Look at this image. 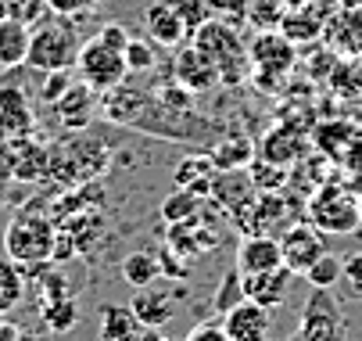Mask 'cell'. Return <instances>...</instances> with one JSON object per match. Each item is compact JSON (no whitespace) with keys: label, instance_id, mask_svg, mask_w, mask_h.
Segmentation results:
<instances>
[{"label":"cell","instance_id":"obj_1","mask_svg":"<svg viewBox=\"0 0 362 341\" xmlns=\"http://www.w3.org/2000/svg\"><path fill=\"white\" fill-rule=\"evenodd\" d=\"M105 115L115 126L140 129L176 144H216L223 137V129L212 119H204L194 108V93L176 79L154 93L119 83L115 90L105 93Z\"/></svg>","mask_w":362,"mask_h":341},{"label":"cell","instance_id":"obj_2","mask_svg":"<svg viewBox=\"0 0 362 341\" xmlns=\"http://www.w3.org/2000/svg\"><path fill=\"white\" fill-rule=\"evenodd\" d=\"M126 43H129L126 25H119V22L100 25V29H97L90 40H83V47H79V58H76L79 79L90 83L97 93H108V90H115L119 83H126V76H129Z\"/></svg>","mask_w":362,"mask_h":341},{"label":"cell","instance_id":"obj_3","mask_svg":"<svg viewBox=\"0 0 362 341\" xmlns=\"http://www.w3.org/2000/svg\"><path fill=\"white\" fill-rule=\"evenodd\" d=\"M79 47H83V40L76 36V29L69 25V18L50 11V18H43L33 29L25 65L36 69V72H69V69H76Z\"/></svg>","mask_w":362,"mask_h":341},{"label":"cell","instance_id":"obj_4","mask_svg":"<svg viewBox=\"0 0 362 341\" xmlns=\"http://www.w3.org/2000/svg\"><path fill=\"white\" fill-rule=\"evenodd\" d=\"M358 198L362 190L358 187H344V183H320L305 202V216L316 230L327 233H351L362 226V212H358Z\"/></svg>","mask_w":362,"mask_h":341},{"label":"cell","instance_id":"obj_5","mask_svg":"<svg viewBox=\"0 0 362 341\" xmlns=\"http://www.w3.org/2000/svg\"><path fill=\"white\" fill-rule=\"evenodd\" d=\"M58 248V226L40 212H18L11 216L4 230V252L18 266H43L47 259H54Z\"/></svg>","mask_w":362,"mask_h":341},{"label":"cell","instance_id":"obj_6","mask_svg":"<svg viewBox=\"0 0 362 341\" xmlns=\"http://www.w3.org/2000/svg\"><path fill=\"white\" fill-rule=\"evenodd\" d=\"M194 43L216 62L223 83H240V79L247 76V65H251L247 43L240 40V33H237L230 22L209 18V22H204V25L194 33Z\"/></svg>","mask_w":362,"mask_h":341},{"label":"cell","instance_id":"obj_7","mask_svg":"<svg viewBox=\"0 0 362 341\" xmlns=\"http://www.w3.org/2000/svg\"><path fill=\"white\" fill-rule=\"evenodd\" d=\"M294 341H344V320L334 299L327 295V287H313V299L305 306L301 330Z\"/></svg>","mask_w":362,"mask_h":341},{"label":"cell","instance_id":"obj_8","mask_svg":"<svg viewBox=\"0 0 362 341\" xmlns=\"http://www.w3.org/2000/svg\"><path fill=\"white\" fill-rule=\"evenodd\" d=\"M173 79H176L180 86H187L190 93H204V90H212L216 83H223V79H219L216 62H212L209 54H204L194 40L180 43L176 62H173Z\"/></svg>","mask_w":362,"mask_h":341},{"label":"cell","instance_id":"obj_9","mask_svg":"<svg viewBox=\"0 0 362 341\" xmlns=\"http://www.w3.org/2000/svg\"><path fill=\"white\" fill-rule=\"evenodd\" d=\"M280 252H284V266L298 277H305V270L313 266L327 245H323V237L313 223H291L284 233H280Z\"/></svg>","mask_w":362,"mask_h":341},{"label":"cell","instance_id":"obj_10","mask_svg":"<svg viewBox=\"0 0 362 341\" xmlns=\"http://www.w3.org/2000/svg\"><path fill=\"white\" fill-rule=\"evenodd\" d=\"M247 58L258 72H276V76H287L298 62V43L287 40L284 33H273V29H262L251 47H247Z\"/></svg>","mask_w":362,"mask_h":341},{"label":"cell","instance_id":"obj_11","mask_svg":"<svg viewBox=\"0 0 362 341\" xmlns=\"http://www.w3.org/2000/svg\"><path fill=\"white\" fill-rule=\"evenodd\" d=\"M284 266L280 237L273 233H244L237 245V270L240 273H269Z\"/></svg>","mask_w":362,"mask_h":341},{"label":"cell","instance_id":"obj_12","mask_svg":"<svg viewBox=\"0 0 362 341\" xmlns=\"http://www.w3.org/2000/svg\"><path fill=\"white\" fill-rule=\"evenodd\" d=\"M0 126L15 137H33V126H36L29 93L18 83H11L8 76L0 79Z\"/></svg>","mask_w":362,"mask_h":341},{"label":"cell","instance_id":"obj_13","mask_svg":"<svg viewBox=\"0 0 362 341\" xmlns=\"http://www.w3.org/2000/svg\"><path fill=\"white\" fill-rule=\"evenodd\" d=\"M144 33L158 47H180V43L190 40L173 0H154V4L144 11Z\"/></svg>","mask_w":362,"mask_h":341},{"label":"cell","instance_id":"obj_14","mask_svg":"<svg viewBox=\"0 0 362 341\" xmlns=\"http://www.w3.org/2000/svg\"><path fill=\"white\" fill-rule=\"evenodd\" d=\"M223 327L233 341H266L269 337V309L244 299L230 313H223Z\"/></svg>","mask_w":362,"mask_h":341},{"label":"cell","instance_id":"obj_15","mask_svg":"<svg viewBox=\"0 0 362 341\" xmlns=\"http://www.w3.org/2000/svg\"><path fill=\"white\" fill-rule=\"evenodd\" d=\"M301 151H305V129H298V126H273L262 137V144H258V158L284 166V169L298 166Z\"/></svg>","mask_w":362,"mask_h":341},{"label":"cell","instance_id":"obj_16","mask_svg":"<svg viewBox=\"0 0 362 341\" xmlns=\"http://www.w3.org/2000/svg\"><path fill=\"white\" fill-rule=\"evenodd\" d=\"M93 105H97V90L90 83H83V79L79 83L72 79L65 86V93L54 101V112H58L65 129H86L90 119H93Z\"/></svg>","mask_w":362,"mask_h":341},{"label":"cell","instance_id":"obj_17","mask_svg":"<svg viewBox=\"0 0 362 341\" xmlns=\"http://www.w3.org/2000/svg\"><path fill=\"white\" fill-rule=\"evenodd\" d=\"M291 270L280 266V270H269V273H240L244 280V299L266 306V309H276L284 299H287V284H291Z\"/></svg>","mask_w":362,"mask_h":341},{"label":"cell","instance_id":"obj_18","mask_svg":"<svg viewBox=\"0 0 362 341\" xmlns=\"http://www.w3.org/2000/svg\"><path fill=\"white\" fill-rule=\"evenodd\" d=\"M129 309L136 313V320L144 327H165L176 316V299L169 295V291H158L154 284H147V287H136L133 291Z\"/></svg>","mask_w":362,"mask_h":341},{"label":"cell","instance_id":"obj_19","mask_svg":"<svg viewBox=\"0 0 362 341\" xmlns=\"http://www.w3.org/2000/svg\"><path fill=\"white\" fill-rule=\"evenodd\" d=\"M33 29L22 18H0V69H22L29 58Z\"/></svg>","mask_w":362,"mask_h":341},{"label":"cell","instance_id":"obj_20","mask_svg":"<svg viewBox=\"0 0 362 341\" xmlns=\"http://www.w3.org/2000/svg\"><path fill=\"white\" fill-rule=\"evenodd\" d=\"M144 323L129 306H105L100 309V341H136Z\"/></svg>","mask_w":362,"mask_h":341},{"label":"cell","instance_id":"obj_21","mask_svg":"<svg viewBox=\"0 0 362 341\" xmlns=\"http://www.w3.org/2000/svg\"><path fill=\"white\" fill-rule=\"evenodd\" d=\"M358 137V129L351 122H320L313 129V144L330 158V162H341L344 151L351 148V140Z\"/></svg>","mask_w":362,"mask_h":341},{"label":"cell","instance_id":"obj_22","mask_svg":"<svg viewBox=\"0 0 362 341\" xmlns=\"http://www.w3.org/2000/svg\"><path fill=\"white\" fill-rule=\"evenodd\" d=\"M212 176H216V162H212V155H194V158H187V162L176 169V187H187V190L201 194V198H209Z\"/></svg>","mask_w":362,"mask_h":341},{"label":"cell","instance_id":"obj_23","mask_svg":"<svg viewBox=\"0 0 362 341\" xmlns=\"http://www.w3.org/2000/svg\"><path fill=\"white\" fill-rule=\"evenodd\" d=\"M204 205H209V198H201V194L180 187V190H173L169 198L162 202V219H165L169 226H176V223H190V219H197V216L204 212Z\"/></svg>","mask_w":362,"mask_h":341},{"label":"cell","instance_id":"obj_24","mask_svg":"<svg viewBox=\"0 0 362 341\" xmlns=\"http://www.w3.org/2000/svg\"><path fill=\"white\" fill-rule=\"evenodd\" d=\"M330 51H362V15L358 11H344L330 22Z\"/></svg>","mask_w":362,"mask_h":341},{"label":"cell","instance_id":"obj_25","mask_svg":"<svg viewBox=\"0 0 362 341\" xmlns=\"http://www.w3.org/2000/svg\"><path fill=\"white\" fill-rule=\"evenodd\" d=\"M25 295V273L15 259H0V316H8Z\"/></svg>","mask_w":362,"mask_h":341},{"label":"cell","instance_id":"obj_26","mask_svg":"<svg viewBox=\"0 0 362 341\" xmlns=\"http://www.w3.org/2000/svg\"><path fill=\"white\" fill-rule=\"evenodd\" d=\"M158 273H162V259L151 255V252H133V255L122 259V280H126L133 291L154 284V280H158Z\"/></svg>","mask_w":362,"mask_h":341},{"label":"cell","instance_id":"obj_27","mask_svg":"<svg viewBox=\"0 0 362 341\" xmlns=\"http://www.w3.org/2000/svg\"><path fill=\"white\" fill-rule=\"evenodd\" d=\"M280 25H284V36L287 40H294V43H308V40H316L320 33H323V15H316V11H305L301 4L298 8H291L284 18H280Z\"/></svg>","mask_w":362,"mask_h":341},{"label":"cell","instance_id":"obj_28","mask_svg":"<svg viewBox=\"0 0 362 341\" xmlns=\"http://www.w3.org/2000/svg\"><path fill=\"white\" fill-rule=\"evenodd\" d=\"M251 155H255V148L247 137H219L212 162H216V169H244L251 162Z\"/></svg>","mask_w":362,"mask_h":341},{"label":"cell","instance_id":"obj_29","mask_svg":"<svg viewBox=\"0 0 362 341\" xmlns=\"http://www.w3.org/2000/svg\"><path fill=\"white\" fill-rule=\"evenodd\" d=\"M43 323H47V330H54V334L72 330V327L79 323V309H76V302H72L69 295H62V299H47V302H43Z\"/></svg>","mask_w":362,"mask_h":341},{"label":"cell","instance_id":"obj_30","mask_svg":"<svg viewBox=\"0 0 362 341\" xmlns=\"http://www.w3.org/2000/svg\"><path fill=\"white\" fill-rule=\"evenodd\" d=\"M158 51H162V47L154 43L151 36H133L129 33V43H126V65H129V72H151L154 65H158Z\"/></svg>","mask_w":362,"mask_h":341},{"label":"cell","instance_id":"obj_31","mask_svg":"<svg viewBox=\"0 0 362 341\" xmlns=\"http://www.w3.org/2000/svg\"><path fill=\"white\" fill-rule=\"evenodd\" d=\"M47 173H50V155L29 140L25 151H22L18 162H15V169H11V176H15V180H40V176H47Z\"/></svg>","mask_w":362,"mask_h":341},{"label":"cell","instance_id":"obj_32","mask_svg":"<svg viewBox=\"0 0 362 341\" xmlns=\"http://www.w3.org/2000/svg\"><path fill=\"white\" fill-rule=\"evenodd\" d=\"M247 176H251L255 190H280L287 183V169L284 166H273L266 158H251L247 162Z\"/></svg>","mask_w":362,"mask_h":341},{"label":"cell","instance_id":"obj_33","mask_svg":"<svg viewBox=\"0 0 362 341\" xmlns=\"http://www.w3.org/2000/svg\"><path fill=\"white\" fill-rule=\"evenodd\" d=\"M341 273H344V262H341L337 255H327V252H323L313 266L305 270V280L313 284V287H327V291H330V287L341 280Z\"/></svg>","mask_w":362,"mask_h":341},{"label":"cell","instance_id":"obj_34","mask_svg":"<svg viewBox=\"0 0 362 341\" xmlns=\"http://www.w3.org/2000/svg\"><path fill=\"white\" fill-rule=\"evenodd\" d=\"M237 302H244V280H240V270L233 266L230 273H226V280H223V287L216 291V313H230Z\"/></svg>","mask_w":362,"mask_h":341},{"label":"cell","instance_id":"obj_35","mask_svg":"<svg viewBox=\"0 0 362 341\" xmlns=\"http://www.w3.org/2000/svg\"><path fill=\"white\" fill-rule=\"evenodd\" d=\"M176 4V11H180V18H183V25H187V36L194 40V33L212 18V11H209V4L204 0H173Z\"/></svg>","mask_w":362,"mask_h":341},{"label":"cell","instance_id":"obj_36","mask_svg":"<svg viewBox=\"0 0 362 341\" xmlns=\"http://www.w3.org/2000/svg\"><path fill=\"white\" fill-rule=\"evenodd\" d=\"M247 11H251L255 25L273 29V25H280V18H284V0H251Z\"/></svg>","mask_w":362,"mask_h":341},{"label":"cell","instance_id":"obj_37","mask_svg":"<svg viewBox=\"0 0 362 341\" xmlns=\"http://www.w3.org/2000/svg\"><path fill=\"white\" fill-rule=\"evenodd\" d=\"M100 4V0H47V11L54 15H65V18H76V15H86Z\"/></svg>","mask_w":362,"mask_h":341},{"label":"cell","instance_id":"obj_38","mask_svg":"<svg viewBox=\"0 0 362 341\" xmlns=\"http://www.w3.org/2000/svg\"><path fill=\"white\" fill-rule=\"evenodd\" d=\"M4 4H8V15H11V18L33 22V18L47 8V0H4Z\"/></svg>","mask_w":362,"mask_h":341},{"label":"cell","instance_id":"obj_39","mask_svg":"<svg viewBox=\"0 0 362 341\" xmlns=\"http://www.w3.org/2000/svg\"><path fill=\"white\" fill-rule=\"evenodd\" d=\"M187 341H233V337L226 334L223 323H197V327L187 334Z\"/></svg>","mask_w":362,"mask_h":341},{"label":"cell","instance_id":"obj_40","mask_svg":"<svg viewBox=\"0 0 362 341\" xmlns=\"http://www.w3.org/2000/svg\"><path fill=\"white\" fill-rule=\"evenodd\" d=\"M341 280L348 284V291H351V295H358V299H362V255H351V259L344 262V273H341Z\"/></svg>","mask_w":362,"mask_h":341},{"label":"cell","instance_id":"obj_41","mask_svg":"<svg viewBox=\"0 0 362 341\" xmlns=\"http://www.w3.org/2000/svg\"><path fill=\"white\" fill-rule=\"evenodd\" d=\"M204 4H209V11L216 15H230V11H244L247 4H244V0H204Z\"/></svg>","mask_w":362,"mask_h":341},{"label":"cell","instance_id":"obj_42","mask_svg":"<svg viewBox=\"0 0 362 341\" xmlns=\"http://www.w3.org/2000/svg\"><path fill=\"white\" fill-rule=\"evenodd\" d=\"M136 341H169V337H165L158 327H144V330L136 334Z\"/></svg>","mask_w":362,"mask_h":341},{"label":"cell","instance_id":"obj_43","mask_svg":"<svg viewBox=\"0 0 362 341\" xmlns=\"http://www.w3.org/2000/svg\"><path fill=\"white\" fill-rule=\"evenodd\" d=\"M358 212H362V198H358Z\"/></svg>","mask_w":362,"mask_h":341},{"label":"cell","instance_id":"obj_44","mask_svg":"<svg viewBox=\"0 0 362 341\" xmlns=\"http://www.w3.org/2000/svg\"><path fill=\"white\" fill-rule=\"evenodd\" d=\"M0 133H8V129H4V126H0Z\"/></svg>","mask_w":362,"mask_h":341},{"label":"cell","instance_id":"obj_45","mask_svg":"<svg viewBox=\"0 0 362 341\" xmlns=\"http://www.w3.org/2000/svg\"><path fill=\"white\" fill-rule=\"evenodd\" d=\"M25 341H29V337H25Z\"/></svg>","mask_w":362,"mask_h":341}]
</instances>
